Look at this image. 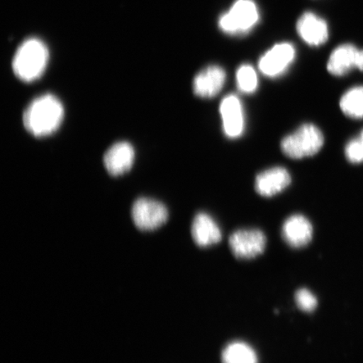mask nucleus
Here are the masks:
<instances>
[{
    "instance_id": "4be33fe9",
    "label": "nucleus",
    "mask_w": 363,
    "mask_h": 363,
    "mask_svg": "<svg viewBox=\"0 0 363 363\" xmlns=\"http://www.w3.org/2000/svg\"><path fill=\"white\" fill-rule=\"evenodd\" d=\"M361 140V142L363 143V130L362 131L359 138H358Z\"/></svg>"
},
{
    "instance_id": "20e7f679",
    "label": "nucleus",
    "mask_w": 363,
    "mask_h": 363,
    "mask_svg": "<svg viewBox=\"0 0 363 363\" xmlns=\"http://www.w3.org/2000/svg\"><path fill=\"white\" fill-rule=\"evenodd\" d=\"M259 21V11L253 0H237L230 10L221 15L220 29L231 35H242L251 31Z\"/></svg>"
},
{
    "instance_id": "aec40b11",
    "label": "nucleus",
    "mask_w": 363,
    "mask_h": 363,
    "mask_svg": "<svg viewBox=\"0 0 363 363\" xmlns=\"http://www.w3.org/2000/svg\"><path fill=\"white\" fill-rule=\"evenodd\" d=\"M345 154L349 162L353 163L363 162V143L359 138L349 142L345 148Z\"/></svg>"
},
{
    "instance_id": "6e6552de",
    "label": "nucleus",
    "mask_w": 363,
    "mask_h": 363,
    "mask_svg": "<svg viewBox=\"0 0 363 363\" xmlns=\"http://www.w3.org/2000/svg\"><path fill=\"white\" fill-rule=\"evenodd\" d=\"M224 133L230 139L240 138L245 129V116L242 102L237 95L223 99L220 106Z\"/></svg>"
},
{
    "instance_id": "423d86ee",
    "label": "nucleus",
    "mask_w": 363,
    "mask_h": 363,
    "mask_svg": "<svg viewBox=\"0 0 363 363\" xmlns=\"http://www.w3.org/2000/svg\"><path fill=\"white\" fill-rule=\"evenodd\" d=\"M131 216L138 229L153 230L166 223L169 211L164 204L155 199L140 198L134 203Z\"/></svg>"
},
{
    "instance_id": "f8f14e48",
    "label": "nucleus",
    "mask_w": 363,
    "mask_h": 363,
    "mask_svg": "<svg viewBox=\"0 0 363 363\" xmlns=\"http://www.w3.org/2000/svg\"><path fill=\"white\" fill-rule=\"evenodd\" d=\"M134 160V148L125 142L113 144L104 156V167L112 176L125 174L133 167Z\"/></svg>"
},
{
    "instance_id": "2eb2a0df",
    "label": "nucleus",
    "mask_w": 363,
    "mask_h": 363,
    "mask_svg": "<svg viewBox=\"0 0 363 363\" xmlns=\"http://www.w3.org/2000/svg\"><path fill=\"white\" fill-rule=\"evenodd\" d=\"M358 50L352 44H343L335 48L329 58L328 69L331 74L343 76L356 68Z\"/></svg>"
},
{
    "instance_id": "6ab92c4d",
    "label": "nucleus",
    "mask_w": 363,
    "mask_h": 363,
    "mask_svg": "<svg viewBox=\"0 0 363 363\" xmlns=\"http://www.w3.org/2000/svg\"><path fill=\"white\" fill-rule=\"evenodd\" d=\"M295 302L299 310L307 313L314 311L318 306L315 295L307 289H298L295 293Z\"/></svg>"
},
{
    "instance_id": "9d476101",
    "label": "nucleus",
    "mask_w": 363,
    "mask_h": 363,
    "mask_svg": "<svg viewBox=\"0 0 363 363\" xmlns=\"http://www.w3.org/2000/svg\"><path fill=\"white\" fill-rule=\"evenodd\" d=\"M297 31L301 39L311 47H319L329 38L328 23L314 13H303L297 22Z\"/></svg>"
},
{
    "instance_id": "dca6fc26",
    "label": "nucleus",
    "mask_w": 363,
    "mask_h": 363,
    "mask_svg": "<svg viewBox=\"0 0 363 363\" xmlns=\"http://www.w3.org/2000/svg\"><path fill=\"white\" fill-rule=\"evenodd\" d=\"M223 363H258L257 352L244 342H230L224 348L221 354Z\"/></svg>"
},
{
    "instance_id": "a211bd4d",
    "label": "nucleus",
    "mask_w": 363,
    "mask_h": 363,
    "mask_svg": "<svg viewBox=\"0 0 363 363\" xmlns=\"http://www.w3.org/2000/svg\"><path fill=\"white\" fill-rule=\"evenodd\" d=\"M238 89L243 94H253L258 87V78L254 67L249 65L240 66L237 72Z\"/></svg>"
},
{
    "instance_id": "ddd939ff",
    "label": "nucleus",
    "mask_w": 363,
    "mask_h": 363,
    "mask_svg": "<svg viewBox=\"0 0 363 363\" xmlns=\"http://www.w3.org/2000/svg\"><path fill=\"white\" fill-rule=\"evenodd\" d=\"M291 183V176L284 167H276L258 174L256 191L263 197H272L283 192Z\"/></svg>"
},
{
    "instance_id": "1a4fd4ad",
    "label": "nucleus",
    "mask_w": 363,
    "mask_h": 363,
    "mask_svg": "<svg viewBox=\"0 0 363 363\" xmlns=\"http://www.w3.org/2000/svg\"><path fill=\"white\" fill-rule=\"evenodd\" d=\"M226 74L223 68L216 65L204 68L194 79V92L203 99H211L219 94L223 89Z\"/></svg>"
},
{
    "instance_id": "39448f33",
    "label": "nucleus",
    "mask_w": 363,
    "mask_h": 363,
    "mask_svg": "<svg viewBox=\"0 0 363 363\" xmlns=\"http://www.w3.org/2000/svg\"><path fill=\"white\" fill-rule=\"evenodd\" d=\"M229 246L233 255L238 259H253L265 251L267 238L260 230H238L231 234Z\"/></svg>"
},
{
    "instance_id": "f3484780",
    "label": "nucleus",
    "mask_w": 363,
    "mask_h": 363,
    "mask_svg": "<svg viewBox=\"0 0 363 363\" xmlns=\"http://www.w3.org/2000/svg\"><path fill=\"white\" fill-rule=\"evenodd\" d=\"M340 107L345 115L352 119L363 118V86L349 89L340 101Z\"/></svg>"
},
{
    "instance_id": "4468645a",
    "label": "nucleus",
    "mask_w": 363,
    "mask_h": 363,
    "mask_svg": "<svg viewBox=\"0 0 363 363\" xmlns=\"http://www.w3.org/2000/svg\"><path fill=\"white\" fill-rule=\"evenodd\" d=\"M194 242L201 247L215 246L222 238L220 226L206 213H199L194 217L191 228Z\"/></svg>"
},
{
    "instance_id": "f257e3e1",
    "label": "nucleus",
    "mask_w": 363,
    "mask_h": 363,
    "mask_svg": "<svg viewBox=\"0 0 363 363\" xmlns=\"http://www.w3.org/2000/svg\"><path fill=\"white\" fill-rule=\"evenodd\" d=\"M65 108L59 99L45 94L31 102L23 115V123L28 133L38 138L55 133L61 125Z\"/></svg>"
},
{
    "instance_id": "f03ea898",
    "label": "nucleus",
    "mask_w": 363,
    "mask_h": 363,
    "mask_svg": "<svg viewBox=\"0 0 363 363\" xmlns=\"http://www.w3.org/2000/svg\"><path fill=\"white\" fill-rule=\"evenodd\" d=\"M48 57V49L43 42L38 39L27 40L13 57V72L24 82L38 79L47 67Z\"/></svg>"
},
{
    "instance_id": "7ed1b4c3",
    "label": "nucleus",
    "mask_w": 363,
    "mask_h": 363,
    "mask_svg": "<svg viewBox=\"0 0 363 363\" xmlns=\"http://www.w3.org/2000/svg\"><path fill=\"white\" fill-rule=\"evenodd\" d=\"M324 145V135L315 125L305 124L284 138L281 148L286 156L301 159L315 155Z\"/></svg>"
},
{
    "instance_id": "0eeeda50",
    "label": "nucleus",
    "mask_w": 363,
    "mask_h": 363,
    "mask_svg": "<svg viewBox=\"0 0 363 363\" xmlns=\"http://www.w3.org/2000/svg\"><path fill=\"white\" fill-rule=\"evenodd\" d=\"M296 51L291 43L276 44L262 56L258 67L263 75L274 79L283 75L294 61Z\"/></svg>"
},
{
    "instance_id": "9b49d317",
    "label": "nucleus",
    "mask_w": 363,
    "mask_h": 363,
    "mask_svg": "<svg viewBox=\"0 0 363 363\" xmlns=\"http://www.w3.org/2000/svg\"><path fill=\"white\" fill-rule=\"evenodd\" d=\"M284 242L293 248H302L310 244L313 238L311 221L302 215H293L284 221L282 227Z\"/></svg>"
},
{
    "instance_id": "412c9836",
    "label": "nucleus",
    "mask_w": 363,
    "mask_h": 363,
    "mask_svg": "<svg viewBox=\"0 0 363 363\" xmlns=\"http://www.w3.org/2000/svg\"><path fill=\"white\" fill-rule=\"evenodd\" d=\"M356 68L363 72V50H359L357 53Z\"/></svg>"
}]
</instances>
